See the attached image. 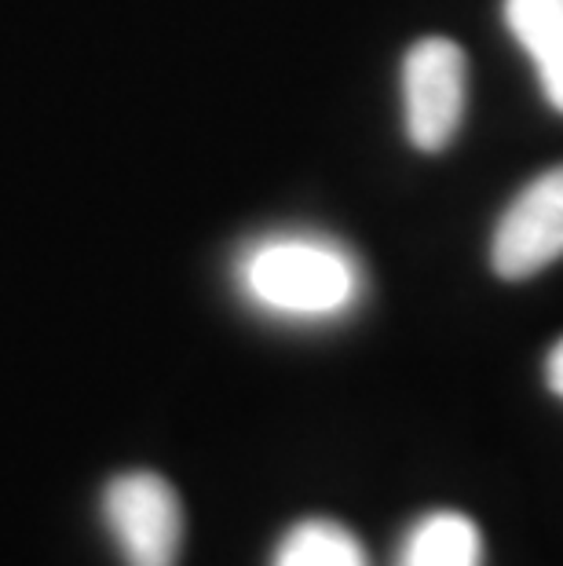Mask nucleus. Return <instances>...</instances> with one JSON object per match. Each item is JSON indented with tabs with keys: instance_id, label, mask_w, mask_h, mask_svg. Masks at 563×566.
<instances>
[{
	"instance_id": "1",
	"label": "nucleus",
	"mask_w": 563,
	"mask_h": 566,
	"mask_svg": "<svg viewBox=\"0 0 563 566\" xmlns=\"http://www.w3.org/2000/svg\"><path fill=\"white\" fill-rule=\"evenodd\" d=\"M234 282L249 304L271 318L330 322L363 296V271L326 234L282 231L257 238L234 263Z\"/></svg>"
},
{
	"instance_id": "4",
	"label": "nucleus",
	"mask_w": 563,
	"mask_h": 566,
	"mask_svg": "<svg viewBox=\"0 0 563 566\" xmlns=\"http://www.w3.org/2000/svg\"><path fill=\"white\" fill-rule=\"evenodd\" d=\"M563 256V165L534 176L490 238V268L498 279L523 282Z\"/></svg>"
},
{
	"instance_id": "8",
	"label": "nucleus",
	"mask_w": 563,
	"mask_h": 566,
	"mask_svg": "<svg viewBox=\"0 0 563 566\" xmlns=\"http://www.w3.org/2000/svg\"><path fill=\"white\" fill-rule=\"evenodd\" d=\"M545 384H549V391H553L556 399H563V340L545 358Z\"/></svg>"
},
{
	"instance_id": "3",
	"label": "nucleus",
	"mask_w": 563,
	"mask_h": 566,
	"mask_svg": "<svg viewBox=\"0 0 563 566\" xmlns=\"http://www.w3.org/2000/svg\"><path fill=\"white\" fill-rule=\"evenodd\" d=\"M103 520L128 566H176L184 509L158 472H125L103 490Z\"/></svg>"
},
{
	"instance_id": "6",
	"label": "nucleus",
	"mask_w": 563,
	"mask_h": 566,
	"mask_svg": "<svg viewBox=\"0 0 563 566\" xmlns=\"http://www.w3.org/2000/svg\"><path fill=\"white\" fill-rule=\"evenodd\" d=\"M395 566H483V537L469 515L428 512L406 530Z\"/></svg>"
},
{
	"instance_id": "2",
	"label": "nucleus",
	"mask_w": 563,
	"mask_h": 566,
	"mask_svg": "<svg viewBox=\"0 0 563 566\" xmlns=\"http://www.w3.org/2000/svg\"><path fill=\"white\" fill-rule=\"evenodd\" d=\"M469 95V63L450 38L417 41L403 59V122L417 150L439 154L458 136Z\"/></svg>"
},
{
	"instance_id": "5",
	"label": "nucleus",
	"mask_w": 563,
	"mask_h": 566,
	"mask_svg": "<svg viewBox=\"0 0 563 566\" xmlns=\"http://www.w3.org/2000/svg\"><path fill=\"white\" fill-rule=\"evenodd\" d=\"M505 27L538 70V84L563 114V0H505Z\"/></svg>"
},
{
	"instance_id": "7",
	"label": "nucleus",
	"mask_w": 563,
	"mask_h": 566,
	"mask_svg": "<svg viewBox=\"0 0 563 566\" xmlns=\"http://www.w3.org/2000/svg\"><path fill=\"white\" fill-rule=\"evenodd\" d=\"M271 566H369L352 530L333 520H304L285 530Z\"/></svg>"
}]
</instances>
